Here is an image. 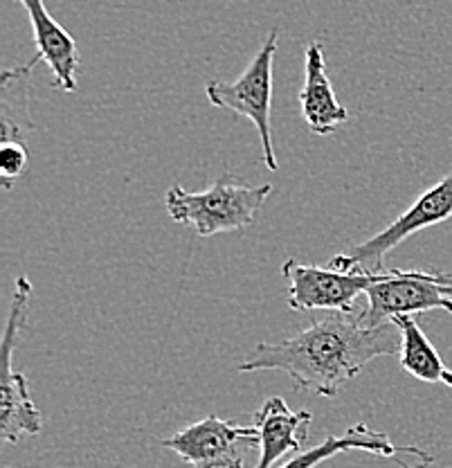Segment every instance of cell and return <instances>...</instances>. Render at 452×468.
<instances>
[{
  "instance_id": "cell-1",
  "label": "cell",
  "mask_w": 452,
  "mask_h": 468,
  "mask_svg": "<svg viewBox=\"0 0 452 468\" xmlns=\"http://www.w3.org/2000/svg\"><path fill=\"white\" fill-rule=\"evenodd\" d=\"M398 351L401 331L394 320L367 326L358 314H333L279 343H259L237 372H286L298 388L333 399L373 358Z\"/></svg>"
},
{
  "instance_id": "cell-2",
  "label": "cell",
  "mask_w": 452,
  "mask_h": 468,
  "mask_svg": "<svg viewBox=\"0 0 452 468\" xmlns=\"http://www.w3.org/2000/svg\"><path fill=\"white\" fill-rule=\"evenodd\" d=\"M270 192L272 185H247L237 176L223 174L205 192H187L181 185H172L164 207L173 221L194 228L198 237H214L250 228Z\"/></svg>"
},
{
  "instance_id": "cell-3",
  "label": "cell",
  "mask_w": 452,
  "mask_h": 468,
  "mask_svg": "<svg viewBox=\"0 0 452 468\" xmlns=\"http://www.w3.org/2000/svg\"><path fill=\"white\" fill-rule=\"evenodd\" d=\"M30 297L32 282L26 275H18L3 334V372H0V437L9 443H18L43 431V414L30 399L26 374L12 369L14 349L18 347V338L26 326Z\"/></svg>"
},
{
  "instance_id": "cell-4",
  "label": "cell",
  "mask_w": 452,
  "mask_h": 468,
  "mask_svg": "<svg viewBox=\"0 0 452 468\" xmlns=\"http://www.w3.org/2000/svg\"><path fill=\"white\" fill-rule=\"evenodd\" d=\"M452 217V174L444 176L436 185L421 194L396 221H392L385 230L373 234L367 241L349 248L335 255L329 266L338 271H361V272H385V257L405 239L415 237L421 230L448 221Z\"/></svg>"
},
{
  "instance_id": "cell-5",
  "label": "cell",
  "mask_w": 452,
  "mask_h": 468,
  "mask_svg": "<svg viewBox=\"0 0 452 468\" xmlns=\"http://www.w3.org/2000/svg\"><path fill=\"white\" fill-rule=\"evenodd\" d=\"M277 41H279V32L270 29L264 46L250 58L239 80H235L232 84H226V81H207L205 84L207 101L212 106L247 117L257 126L261 151H264V163L270 172L279 169L270 131L272 63H275L277 55Z\"/></svg>"
},
{
  "instance_id": "cell-6",
  "label": "cell",
  "mask_w": 452,
  "mask_h": 468,
  "mask_svg": "<svg viewBox=\"0 0 452 468\" xmlns=\"http://www.w3.org/2000/svg\"><path fill=\"white\" fill-rule=\"evenodd\" d=\"M367 306L358 311L363 324L376 326L401 315L448 311L452 314V272L441 271H385L364 292Z\"/></svg>"
},
{
  "instance_id": "cell-7",
  "label": "cell",
  "mask_w": 452,
  "mask_h": 468,
  "mask_svg": "<svg viewBox=\"0 0 452 468\" xmlns=\"http://www.w3.org/2000/svg\"><path fill=\"white\" fill-rule=\"evenodd\" d=\"M281 275L289 284V306L295 314L306 311H333V314H358L356 300L376 284L385 272L338 271L333 266H310L289 260L281 263Z\"/></svg>"
},
{
  "instance_id": "cell-8",
  "label": "cell",
  "mask_w": 452,
  "mask_h": 468,
  "mask_svg": "<svg viewBox=\"0 0 452 468\" xmlns=\"http://www.w3.org/2000/svg\"><path fill=\"white\" fill-rule=\"evenodd\" d=\"M163 446L194 468H243L247 452L259 448V431L257 426H241L207 414L201 421L163 439Z\"/></svg>"
},
{
  "instance_id": "cell-9",
  "label": "cell",
  "mask_w": 452,
  "mask_h": 468,
  "mask_svg": "<svg viewBox=\"0 0 452 468\" xmlns=\"http://www.w3.org/2000/svg\"><path fill=\"white\" fill-rule=\"evenodd\" d=\"M16 3H21L30 16L34 46H37L32 61H46L55 75V86L63 92H75L79 88L77 84L79 50L72 34L55 21L43 0H16Z\"/></svg>"
},
{
  "instance_id": "cell-10",
  "label": "cell",
  "mask_w": 452,
  "mask_h": 468,
  "mask_svg": "<svg viewBox=\"0 0 452 468\" xmlns=\"http://www.w3.org/2000/svg\"><path fill=\"white\" fill-rule=\"evenodd\" d=\"M301 120L315 135H331L349 120L347 109L335 97L327 75V57L320 41H310L304 50V86L300 90Z\"/></svg>"
},
{
  "instance_id": "cell-11",
  "label": "cell",
  "mask_w": 452,
  "mask_h": 468,
  "mask_svg": "<svg viewBox=\"0 0 452 468\" xmlns=\"http://www.w3.org/2000/svg\"><path fill=\"white\" fill-rule=\"evenodd\" d=\"M347 451H364L378 457H387V460H396V464L401 468H412V464H407V462H403L401 457H398L401 452L416 457L423 466H430L432 462H435V457H432L430 452L421 451V448L398 446V443H394L390 435H385V432H376L372 431V428L364 426V423H356V426L349 428L342 437H327L322 443H318V446L298 452L293 460H289L279 468H315L322 464V462L331 460L333 455H340V452Z\"/></svg>"
},
{
  "instance_id": "cell-12",
  "label": "cell",
  "mask_w": 452,
  "mask_h": 468,
  "mask_svg": "<svg viewBox=\"0 0 452 468\" xmlns=\"http://www.w3.org/2000/svg\"><path fill=\"white\" fill-rule=\"evenodd\" d=\"M313 414L309 410L293 412L281 397H270L255 414L259 431V462L257 468H272L289 452H301L300 428L309 426Z\"/></svg>"
},
{
  "instance_id": "cell-13",
  "label": "cell",
  "mask_w": 452,
  "mask_h": 468,
  "mask_svg": "<svg viewBox=\"0 0 452 468\" xmlns=\"http://www.w3.org/2000/svg\"><path fill=\"white\" fill-rule=\"evenodd\" d=\"M34 61L7 68L0 75V144H27L34 131L30 113V75Z\"/></svg>"
},
{
  "instance_id": "cell-14",
  "label": "cell",
  "mask_w": 452,
  "mask_h": 468,
  "mask_svg": "<svg viewBox=\"0 0 452 468\" xmlns=\"http://www.w3.org/2000/svg\"><path fill=\"white\" fill-rule=\"evenodd\" d=\"M394 322L401 331V351H398L401 367L426 383H444L452 388V369L446 367L439 351L427 340L416 320L410 315H401V318H394Z\"/></svg>"
},
{
  "instance_id": "cell-15",
  "label": "cell",
  "mask_w": 452,
  "mask_h": 468,
  "mask_svg": "<svg viewBox=\"0 0 452 468\" xmlns=\"http://www.w3.org/2000/svg\"><path fill=\"white\" fill-rule=\"evenodd\" d=\"M30 155L26 144H0V176H3V187H12L14 180L26 174Z\"/></svg>"
}]
</instances>
